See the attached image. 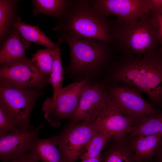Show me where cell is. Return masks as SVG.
<instances>
[{"mask_svg": "<svg viewBox=\"0 0 162 162\" xmlns=\"http://www.w3.org/2000/svg\"><path fill=\"white\" fill-rule=\"evenodd\" d=\"M112 79L134 87L148 96L156 108L162 107V50L138 58L121 56L113 63Z\"/></svg>", "mask_w": 162, "mask_h": 162, "instance_id": "obj_1", "label": "cell"}, {"mask_svg": "<svg viewBox=\"0 0 162 162\" xmlns=\"http://www.w3.org/2000/svg\"><path fill=\"white\" fill-rule=\"evenodd\" d=\"M114 26V20L99 14L89 0H75L71 7L57 20L52 30L58 36L66 35L77 39H94L113 46Z\"/></svg>", "mask_w": 162, "mask_h": 162, "instance_id": "obj_2", "label": "cell"}, {"mask_svg": "<svg viewBox=\"0 0 162 162\" xmlns=\"http://www.w3.org/2000/svg\"><path fill=\"white\" fill-rule=\"evenodd\" d=\"M114 20L113 45L122 56L138 58L161 48L150 12L131 22Z\"/></svg>", "mask_w": 162, "mask_h": 162, "instance_id": "obj_3", "label": "cell"}, {"mask_svg": "<svg viewBox=\"0 0 162 162\" xmlns=\"http://www.w3.org/2000/svg\"><path fill=\"white\" fill-rule=\"evenodd\" d=\"M59 38L69 46L71 60L68 68L74 71H88L103 67L117 51L112 45L96 39H77L66 35L59 36Z\"/></svg>", "mask_w": 162, "mask_h": 162, "instance_id": "obj_4", "label": "cell"}, {"mask_svg": "<svg viewBox=\"0 0 162 162\" xmlns=\"http://www.w3.org/2000/svg\"><path fill=\"white\" fill-rule=\"evenodd\" d=\"M91 84L88 78L74 82L62 87L55 99H46L42 107L44 118L52 126L57 127L60 125L59 120L72 118L83 92Z\"/></svg>", "mask_w": 162, "mask_h": 162, "instance_id": "obj_5", "label": "cell"}, {"mask_svg": "<svg viewBox=\"0 0 162 162\" xmlns=\"http://www.w3.org/2000/svg\"><path fill=\"white\" fill-rule=\"evenodd\" d=\"M140 92L134 87L125 84L114 86L108 92L110 101L131 119L134 124L160 110L145 100Z\"/></svg>", "mask_w": 162, "mask_h": 162, "instance_id": "obj_6", "label": "cell"}, {"mask_svg": "<svg viewBox=\"0 0 162 162\" xmlns=\"http://www.w3.org/2000/svg\"><path fill=\"white\" fill-rule=\"evenodd\" d=\"M41 91L0 83V100L12 112L22 128H33L30 124V114L37 98L42 95Z\"/></svg>", "mask_w": 162, "mask_h": 162, "instance_id": "obj_7", "label": "cell"}, {"mask_svg": "<svg viewBox=\"0 0 162 162\" xmlns=\"http://www.w3.org/2000/svg\"><path fill=\"white\" fill-rule=\"evenodd\" d=\"M49 79L41 74L27 57L0 66V83L42 90L49 83Z\"/></svg>", "mask_w": 162, "mask_h": 162, "instance_id": "obj_8", "label": "cell"}, {"mask_svg": "<svg viewBox=\"0 0 162 162\" xmlns=\"http://www.w3.org/2000/svg\"><path fill=\"white\" fill-rule=\"evenodd\" d=\"M82 122L56 137L64 162H76L86 150L97 131L93 122Z\"/></svg>", "mask_w": 162, "mask_h": 162, "instance_id": "obj_9", "label": "cell"}, {"mask_svg": "<svg viewBox=\"0 0 162 162\" xmlns=\"http://www.w3.org/2000/svg\"><path fill=\"white\" fill-rule=\"evenodd\" d=\"M90 4L99 14L107 18L117 17L124 22H134L148 13V0H90Z\"/></svg>", "mask_w": 162, "mask_h": 162, "instance_id": "obj_10", "label": "cell"}, {"mask_svg": "<svg viewBox=\"0 0 162 162\" xmlns=\"http://www.w3.org/2000/svg\"><path fill=\"white\" fill-rule=\"evenodd\" d=\"M43 127L41 123L35 129H20L0 135V159L14 160L31 152Z\"/></svg>", "mask_w": 162, "mask_h": 162, "instance_id": "obj_11", "label": "cell"}, {"mask_svg": "<svg viewBox=\"0 0 162 162\" xmlns=\"http://www.w3.org/2000/svg\"><path fill=\"white\" fill-rule=\"evenodd\" d=\"M93 123L97 130L112 137L114 140H118L128 136L134 122L109 99L106 106Z\"/></svg>", "mask_w": 162, "mask_h": 162, "instance_id": "obj_12", "label": "cell"}, {"mask_svg": "<svg viewBox=\"0 0 162 162\" xmlns=\"http://www.w3.org/2000/svg\"><path fill=\"white\" fill-rule=\"evenodd\" d=\"M108 92L104 86L91 84L83 92L78 107L73 115L72 123L78 121L93 122L106 106Z\"/></svg>", "mask_w": 162, "mask_h": 162, "instance_id": "obj_13", "label": "cell"}, {"mask_svg": "<svg viewBox=\"0 0 162 162\" xmlns=\"http://www.w3.org/2000/svg\"><path fill=\"white\" fill-rule=\"evenodd\" d=\"M30 46V42L15 29L1 46L0 66L26 58V51Z\"/></svg>", "mask_w": 162, "mask_h": 162, "instance_id": "obj_14", "label": "cell"}, {"mask_svg": "<svg viewBox=\"0 0 162 162\" xmlns=\"http://www.w3.org/2000/svg\"><path fill=\"white\" fill-rule=\"evenodd\" d=\"M128 137L137 162H152L153 157L162 143V132Z\"/></svg>", "mask_w": 162, "mask_h": 162, "instance_id": "obj_15", "label": "cell"}, {"mask_svg": "<svg viewBox=\"0 0 162 162\" xmlns=\"http://www.w3.org/2000/svg\"><path fill=\"white\" fill-rule=\"evenodd\" d=\"M20 0H0V44L15 29V23L20 17L18 15Z\"/></svg>", "mask_w": 162, "mask_h": 162, "instance_id": "obj_16", "label": "cell"}, {"mask_svg": "<svg viewBox=\"0 0 162 162\" xmlns=\"http://www.w3.org/2000/svg\"><path fill=\"white\" fill-rule=\"evenodd\" d=\"M103 154L102 162H137L129 138L113 142Z\"/></svg>", "mask_w": 162, "mask_h": 162, "instance_id": "obj_17", "label": "cell"}, {"mask_svg": "<svg viewBox=\"0 0 162 162\" xmlns=\"http://www.w3.org/2000/svg\"><path fill=\"white\" fill-rule=\"evenodd\" d=\"M74 0H33L32 14L36 16L44 14L60 18L72 6Z\"/></svg>", "mask_w": 162, "mask_h": 162, "instance_id": "obj_18", "label": "cell"}, {"mask_svg": "<svg viewBox=\"0 0 162 162\" xmlns=\"http://www.w3.org/2000/svg\"><path fill=\"white\" fill-rule=\"evenodd\" d=\"M41 162H64L56 137L39 139L31 151Z\"/></svg>", "mask_w": 162, "mask_h": 162, "instance_id": "obj_19", "label": "cell"}, {"mask_svg": "<svg viewBox=\"0 0 162 162\" xmlns=\"http://www.w3.org/2000/svg\"><path fill=\"white\" fill-rule=\"evenodd\" d=\"M14 28L29 42L44 46L46 48L55 49L59 48L63 41L58 39V42L54 43L43 33L38 26L22 22L20 17L15 23Z\"/></svg>", "mask_w": 162, "mask_h": 162, "instance_id": "obj_20", "label": "cell"}, {"mask_svg": "<svg viewBox=\"0 0 162 162\" xmlns=\"http://www.w3.org/2000/svg\"><path fill=\"white\" fill-rule=\"evenodd\" d=\"M162 132V110L146 117L133 124L128 137L145 136Z\"/></svg>", "mask_w": 162, "mask_h": 162, "instance_id": "obj_21", "label": "cell"}, {"mask_svg": "<svg viewBox=\"0 0 162 162\" xmlns=\"http://www.w3.org/2000/svg\"><path fill=\"white\" fill-rule=\"evenodd\" d=\"M56 49H40L32 54L30 59L31 62L41 74L49 78L52 70L53 56Z\"/></svg>", "mask_w": 162, "mask_h": 162, "instance_id": "obj_22", "label": "cell"}, {"mask_svg": "<svg viewBox=\"0 0 162 162\" xmlns=\"http://www.w3.org/2000/svg\"><path fill=\"white\" fill-rule=\"evenodd\" d=\"M61 49L56 48L53 56L52 70L49 79L53 91L52 98L55 99L62 88L63 70L61 59Z\"/></svg>", "mask_w": 162, "mask_h": 162, "instance_id": "obj_23", "label": "cell"}, {"mask_svg": "<svg viewBox=\"0 0 162 162\" xmlns=\"http://www.w3.org/2000/svg\"><path fill=\"white\" fill-rule=\"evenodd\" d=\"M111 137L97 130L87 149L80 157L82 161L100 156L101 151Z\"/></svg>", "mask_w": 162, "mask_h": 162, "instance_id": "obj_24", "label": "cell"}, {"mask_svg": "<svg viewBox=\"0 0 162 162\" xmlns=\"http://www.w3.org/2000/svg\"><path fill=\"white\" fill-rule=\"evenodd\" d=\"M22 128L12 112L0 100V135Z\"/></svg>", "mask_w": 162, "mask_h": 162, "instance_id": "obj_25", "label": "cell"}, {"mask_svg": "<svg viewBox=\"0 0 162 162\" xmlns=\"http://www.w3.org/2000/svg\"><path fill=\"white\" fill-rule=\"evenodd\" d=\"M161 44L162 50V12L150 11Z\"/></svg>", "mask_w": 162, "mask_h": 162, "instance_id": "obj_26", "label": "cell"}, {"mask_svg": "<svg viewBox=\"0 0 162 162\" xmlns=\"http://www.w3.org/2000/svg\"><path fill=\"white\" fill-rule=\"evenodd\" d=\"M36 156L31 152L16 159L2 162H39Z\"/></svg>", "mask_w": 162, "mask_h": 162, "instance_id": "obj_27", "label": "cell"}, {"mask_svg": "<svg viewBox=\"0 0 162 162\" xmlns=\"http://www.w3.org/2000/svg\"><path fill=\"white\" fill-rule=\"evenodd\" d=\"M150 11L162 12V0H148Z\"/></svg>", "mask_w": 162, "mask_h": 162, "instance_id": "obj_28", "label": "cell"}, {"mask_svg": "<svg viewBox=\"0 0 162 162\" xmlns=\"http://www.w3.org/2000/svg\"><path fill=\"white\" fill-rule=\"evenodd\" d=\"M153 162H162V143L154 157Z\"/></svg>", "mask_w": 162, "mask_h": 162, "instance_id": "obj_29", "label": "cell"}, {"mask_svg": "<svg viewBox=\"0 0 162 162\" xmlns=\"http://www.w3.org/2000/svg\"><path fill=\"white\" fill-rule=\"evenodd\" d=\"M81 162H102V158L100 156L82 161Z\"/></svg>", "mask_w": 162, "mask_h": 162, "instance_id": "obj_30", "label": "cell"}, {"mask_svg": "<svg viewBox=\"0 0 162 162\" xmlns=\"http://www.w3.org/2000/svg\"></svg>", "mask_w": 162, "mask_h": 162, "instance_id": "obj_31", "label": "cell"}]
</instances>
